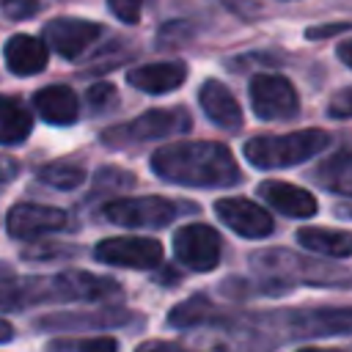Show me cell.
I'll use <instances>...</instances> for the list:
<instances>
[{
  "label": "cell",
  "mask_w": 352,
  "mask_h": 352,
  "mask_svg": "<svg viewBox=\"0 0 352 352\" xmlns=\"http://www.w3.org/2000/svg\"><path fill=\"white\" fill-rule=\"evenodd\" d=\"M116 297H121V286L113 278L80 270L30 278L6 275V280H0V311H22L41 302H99Z\"/></svg>",
  "instance_id": "1"
},
{
  "label": "cell",
  "mask_w": 352,
  "mask_h": 352,
  "mask_svg": "<svg viewBox=\"0 0 352 352\" xmlns=\"http://www.w3.org/2000/svg\"><path fill=\"white\" fill-rule=\"evenodd\" d=\"M151 170L182 187H234L242 170L228 146L214 140H184L162 146L151 154Z\"/></svg>",
  "instance_id": "2"
},
{
  "label": "cell",
  "mask_w": 352,
  "mask_h": 352,
  "mask_svg": "<svg viewBox=\"0 0 352 352\" xmlns=\"http://www.w3.org/2000/svg\"><path fill=\"white\" fill-rule=\"evenodd\" d=\"M330 146V135L324 129H297L289 135H261L245 143V157L253 168L275 170L292 168Z\"/></svg>",
  "instance_id": "3"
},
{
  "label": "cell",
  "mask_w": 352,
  "mask_h": 352,
  "mask_svg": "<svg viewBox=\"0 0 352 352\" xmlns=\"http://www.w3.org/2000/svg\"><path fill=\"white\" fill-rule=\"evenodd\" d=\"M250 264L256 272L270 275L283 283L305 280L311 286H349V272L344 267H333V264H324L316 258H302L283 248L256 250L250 256Z\"/></svg>",
  "instance_id": "4"
},
{
  "label": "cell",
  "mask_w": 352,
  "mask_h": 352,
  "mask_svg": "<svg viewBox=\"0 0 352 352\" xmlns=\"http://www.w3.org/2000/svg\"><path fill=\"white\" fill-rule=\"evenodd\" d=\"M190 126H192V121H190V113L184 107H162V110H148L129 124H118V126L104 129L102 143L113 146V148H124V146L179 135V132H187Z\"/></svg>",
  "instance_id": "5"
},
{
  "label": "cell",
  "mask_w": 352,
  "mask_h": 352,
  "mask_svg": "<svg viewBox=\"0 0 352 352\" xmlns=\"http://www.w3.org/2000/svg\"><path fill=\"white\" fill-rule=\"evenodd\" d=\"M104 217L129 228H165L182 212H192L190 204H176L162 195H140V198H118L104 204Z\"/></svg>",
  "instance_id": "6"
},
{
  "label": "cell",
  "mask_w": 352,
  "mask_h": 352,
  "mask_svg": "<svg viewBox=\"0 0 352 352\" xmlns=\"http://www.w3.org/2000/svg\"><path fill=\"white\" fill-rule=\"evenodd\" d=\"M250 104L261 121H286L300 110L294 85L280 74H256L250 80Z\"/></svg>",
  "instance_id": "7"
},
{
  "label": "cell",
  "mask_w": 352,
  "mask_h": 352,
  "mask_svg": "<svg viewBox=\"0 0 352 352\" xmlns=\"http://www.w3.org/2000/svg\"><path fill=\"white\" fill-rule=\"evenodd\" d=\"M173 253L176 258L195 272H209L220 264L223 239L220 234L206 223H190L182 226L173 236Z\"/></svg>",
  "instance_id": "8"
},
{
  "label": "cell",
  "mask_w": 352,
  "mask_h": 352,
  "mask_svg": "<svg viewBox=\"0 0 352 352\" xmlns=\"http://www.w3.org/2000/svg\"><path fill=\"white\" fill-rule=\"evenodd\" d=\"M94 256L113 267L154 270L162 264V245L151 236H110L94 248Z\"/></svg>",
  "instance_id": "9"
},
{
  "label": "cell",
  "mask_w": 352,
  "mask_h": 352,
  "mask_svg": "<svg viewBox=\"0 0 352 352\" xmlns=\"http://www.w3.org/2000/svg\"><path fill=\"white\" fill-rule=\"evenodd\" d=\"M69 226V214L44 204H14L6 214V231L14 239H36L52 231H63Z\"/></svg>",
  "instance_id": "10"
},
{
  "label": "cell",
  "mask_w": 352,
  "mask_h": 352,
  "mask_svg": "<svg viewBox=\"0 0 352 352\" xmlns=\"http://www.w3.org/2000/svg\"><path fill=\"white\" fill-rule=\"evenodd\" d=\"M99 36H102V25L88 19L58 16L44 25V41L63 58H80Z\"/></svg>",
  "instance_id": "11"
},
{
  "label": "cell",
  "mask_w": 352,
  "mask_h": 352,
  "mask_svg": "<svg viewBox=\"0 0 352 352\" xmlns=\"http://www.w3.org/2000/svg\"><path fill=\"white\" fill-rule=\"evenodd\" d=\"M214 212L239 236L264 239V236L272 234V217H270V212H264L258 204H253L248 198H220L214 204Z\"/></svg>",
  "instance_id": "12"
},
{
  "label": "cell",
  "mask_w": 352,
  "mask_h": 352,
  "mask_svg": "<svg viewBox=\"0 0 352 352\" xmlns=\"http://www.w3.org/2000/svg\"><path fill=\"white\" fill-rule=\"evenodd\" d=\"M198 102H201L206 118L214 126H220L226 132H239L242 129V124H245L242 107H239V102L234 99V94L220 80H206L201 85V91H198Z\"/></svg>",
  "instance_id": "13"
},
{
  "label": "cell",
  "mask_w": 352,
  "mask_h": 352,
  "mask_svg": "<svg viewBox=\"0 0 352 352\" xmlns=\"http://www.w3.org/2000/svg\"><path fill=\"white\" fill-rule=\"evenodd\" d=\"M292 336H346L352 327L349 308H316L289 314Z\"/></svg>",
  "instance_id": "14"
},
{
  "label": "cell",
  "mask_w": 352,
  "mask_h": 352,
  "mask_svg": "<svg viewBox=\"0 0 352 352\" xmlns=\"http://www.w3.org/2000/svg\"><path fill=\"white\" fill-rule=\"evenodd\" d=\"M129 85L143 94H168L179 88L187 80V66L182 60H162V63H146L129 72Z\"/></svg>",
  "instance_id": "15"
},
{
  "label": "cell",
  "mask_w": 352,
  "mask_h": 352,
  "mask_svg": "<svg viewBox=\"0 0 352 352\" xmlns=\"http://www.w3.org/2000/svg\"><path fill=\"white\" fill-rule=\"evenodd\" d=\"M258 195L270 206H275L278 212H283L289 217H311V214H316V198L308 190L297 187V184L272 182L270 179V182H261L258 184Z\"/></svg>",
  "instance_id": "16"
},
{
  "label": "cell",
  "mask_w": 352,
  "mask_h": 352,
  "mask_svg": "<svg viewBox=\"0 0 352 352\" xmlns=\"http://www.w3.org/2000/svg\"><path fill=\"white\" fill-rule=\"evenodd\" d=\"M33 104H36L38 116L47 124H55V126L74 124L77 116H80V102H77L74 91L66 88V85H47V88L36 91Z\"/></svg>",
  "instance_id": "17"
},
{
  "label": "cell",
  "mask_w": 352,
  "mask_h": 352,
  "mask_svg": "<svg viewBox=\"0 0 352 352\" xmlns=\"http://www.w3.org/2000/svg\"><path fill=\"white\" fill-rule=\"evenodd\" d=\"M3 55H6V66L19 77L38 74L47 66V44L41 38H33L25 33L11 36L3 47Z\"/></svg>",
  "instance_id": "18"
},
{
  "label": "cell",
  "mask_w": 352,
  "mask_h": 352,
  "mask_svg": "<svg viewBox=\"0 0 352 352\" xmlns=\"http://www.w3.org/2000/svg\"><path fill=\"white\" fill-rule=\"evenodd\" d=\"M33 129L30 110L16 96H0V146L22 143Z\"/></svg>",
  "instance_id": "19"
},
{
  "label": "cell",
  "mask_w": 352,
  "mask_h": 352,
  "mask_svg": "<svg viewBox=\"0 0 352 352\" xmlns=\"http://www.w3.org/2000/svg\"><path fill=\"white\" fill-rule=\"evenodd\" d=\"M297 242L314 253H324L330 258H346L352 253V236L346 231H333V228H300Z\"/></svg>",
  "instance_id": "20"
},
{
  "label": "cell",
  "mask_w": 352,
  "mask_h": 352,
  "mask_svg": "<svg viewBox=\"0 0 352 352\" xmlns=\"http://www.w3.org/2000/svg\"><path fill=\"white\" fill-rule=\"evenodd\" d=\"M217 308L206 300V297H190L179 305L170 308L168 314V324L179 327V330H192V327H204L209 322H217Z\"/></svg>",
  "instance_id": "21"
},
{
  "label": "cell",
  "mask_w": 352,
  "mask_h": 352,
  "mask_svg": "<svg viewBox=\"0 0 352 352\" xmlns=\"http://www.w3.org/2000/svg\"><path fill=\"white\" fill-rule=\"evenodd\" d=\"M316 179L322 187L338 192V195H349L352 192V160H349V148H341L338 154H333L330 160H324L316 170Z\"/></svg>",
  "instance_id": "22"
},
{
  "label": "cell",
  "mask_w": 352,
  "mask_h": 352,
  "mask_svg": "<svg viewBox=\"0 0 352 352\" xmlns=\"http://www.w3.org/2000/svg\"><path fill=\"white\" fill-rule=\"evenodd\" d=\"M85 168L77 165V162H69V160H55V162H47L44 168H38V182L55 187V190H74L85 182Z\"/></svg>",
  "instance_id": "23"
},
{
  "label": "cell",
  "mask_w": 352,
  "mask_h": 352,
  "mask_svg": "<svg viewBox=\"0 0 352 352\" xmlns=\"http://www.w3.org/2000/svg\"><path fill=\"white\" fill-rule=\"evenodd\" d=\"M121 322H129V314L126 311H99V314H88V316H50V319H41L38 324L41 327H80V324H121Z\"/></svg>",
  "instance_id": "24"
},
{
  "label": "cell",
  "mask_w": 352,
  "mask_h": 352,
  "mask_svg": "<svg viewBox=\"0 0 352 352\" xmlns=\"http://www.w3.org/2000/svg\"><path fill=\"white\" fill-rule=\"evenodd\" d=\"M47 352H118V341L110 336H96V338H55L47 344Z\"/></svg>",
  "instance_id": "25"
},
{
  "label": "cell",
  "mask_w": 352,
  "mask_h": 352,
  "mask_svg": "<svg viewBox=\"0 0 352 352\" xmlns=\"http://www.w3.org/2000/svg\"><path fill=\"white\" fill-rule=\"evenodd\" d=\"M94 184H96V192H118V190H126L135 184V173L124 170V168H99L96 176H94Z\"/></svg>",
  "instance_id": "26"
},
{
  "label": "cell",
  "mask_w": 352,
  "mask_h": 352,
  "mask_svg": "<svg viewBox=\"0 0 352 352\" xmlns=\"http://www.w3.org/2000/svg\"><path fill=\"white\" fill-rule=\"evenodd\" d=\"M85 99H88V107L94 113H104V110H110L118 102V94H116V88L110 82H96V85L88 88Z\"/></svg>",
  "instance_id": "27"
},
{
  "label": "cell",
  "mask_w": 352,
  "mask_h": 352,
  "mask_svg": "<svg viewBox=\"0 0 352 352\" xmlns=\"http://www.w3.org/2000/svg\"><path fill=\"white\" fill-rule=\"evenodd\" d=\"M192 38V28L187 25V22H168V25H162V30H160V47L162 50H168V47H182L184 41H190Z\"/></svg>",
  "instance_id": "28"
},
{
  "label": "cell",
  "mask_w": 352,
  "mask_h": 352,
  "mask_svg": "<svg viewBox=\"0 0 352 352\" xmlns=\"http://www.w3.org/2000/svg\"><path fill=\"white\" fill-rule=\"evenodd\" d=\"M146 3H148V0H107L113 16H116L118 22H126V25H135V22L140 19V11H143Z\"/></svg>",
  "instance_id": "29"
},
{
  "label": "cell",
  "mask_w": 352,
  "mask_h": 352,
  "mask_svg": "<svg viewBox=\"0 0 352 352\" xmlns=\"http://www.w3.org/2000/svg\"><path fill=\"white\" fill-rule=\"evenodd\" d=\"M38 0H6L3 3V11L8 19H30L38 14Z\"/></svg>",
  "instance_id": "30"
},
{
  "label": "cell",
  "mask_w": 352,
  "mask_h": 352,
  "mask_svg": "<svg viewBox=\"0 0 352 352\" xmlns=\"http://www.w3.org/2000/svg\"><path fill=\"white\" fill-rule=\"evenodd\" d=\"M327 113H330L333 118H349V113H352V91H349V88H341L338 96L330 102Z\"/></svg>",
  "instance_id": "31"
},
{
  "label": "cell",
  "mask_w": 352,
  "mask_h": 352,
  "mask_svg": "<svg viewBox=\"0 0 352 352\" xmlns=\"http://www.w3.org/2000/svg\"><path fill=\"white\" fill-rule=\"evenodd\" d=\"M349 30V22H330V25H314L305 30V38H327V36H336V33H346Z\"/></svg>",
  "instance_id": "32"
},
{
  "label": "cell",
  "mask_w": 352,
  "mask_h": 352,
  "mask_svg": "<svg viewBox=\"0 0 352 352\" xmlns=\"http://www.w3.org/2000/svg\"><path fill=\"white\" fill-rule=\"evenodd\" d=\"M16 173H19V162H16L14 157L0 154V190H3L8 182H14Z\"/></svg>",
  "instance_id": "33"
},
{
  "label": "cell",
  "mask_w": 352,
  "mask_h": 352,
  "mask_svg": "<svg viewBox=\"0 0 352 352\" xmlns=\"http://www.w3.org/2000/svg\"><path fill=\"white\" fill-rule=\"evenodd\" d=\"M58 253H69V250H66V248H55V245L38 242L36 248H28V250H25V258H52V256H58Z\"/></svg>",
  "instance_id": "34"
},
{
  "label": "cell",
  "mask_w": 352,
  "mask_h": 352,
  "mask_svg": "<svg viewBox=\"0 0 352 352\" xmlns=\"http://www.w3.org/2000/svg\"><path fill=\"white\" fill-rule=\"evenodd\" d=\"M138 352H190L179 344H170V341H146L138 346Z\"/></svg>",
  "instance_id": "35"
},
{
  "label": "cell",
  "mask_w": 352,
  "mask_h": 352,
  "mask_svg": "<svg viewBox=\"0 0 352 352\" xmlns=\"http://www.w3.org/2000/svg\"><path fill=\"white\" fill-rule=\"evenodd\" d=\"M349 52H352V44H349V41H341V44H338V58H341L344 66H352V55H349Z\"/></svg>",
  "instance_id": "36"
},
{
  "label": "cell",
  "mask_w": 352,
  "mask_h": 352,
  "mask_svg": "<svg viewBox=\"0 0 352 352\" xmlns=\"http://www.w3.org/2000/svg\"><path fill=\"white\" fill-rule=\"evenodd\" d=\"M11 338H14V327L0 319V344H3V341H11Z\"/></svg>",
  "instance_id": "37"
},
{
  "label": "cell",
  "mask_w": 352,
  "mask_h": 352,
  "mask_svg": "<svg viewBox=\"0 0 352 352\" xmlns=\"http://www.w3.org/2000/svg\"><path fill=\"white\" fill-rule=\"evenodd\" d=\"M300 352H344V349H314V346H305V349H300Z\"/></svg>",
  "instance_id": "38"
},
{
  "label": "cell",
  "mask_w": 352,
  "mask_h": 352,
  "mask_svg": "<svg viewBox=\"0 0 352 352\" xmlns=\"http://www.w3.org/2000/svg\"><path fill=\"white\" fill-rule=\"evenodd\" d=\"M6 275H11V272H8V267H3V264H0V278H6Z\"/></svg>",
  "instance_id": "39"
}]
</instances>
